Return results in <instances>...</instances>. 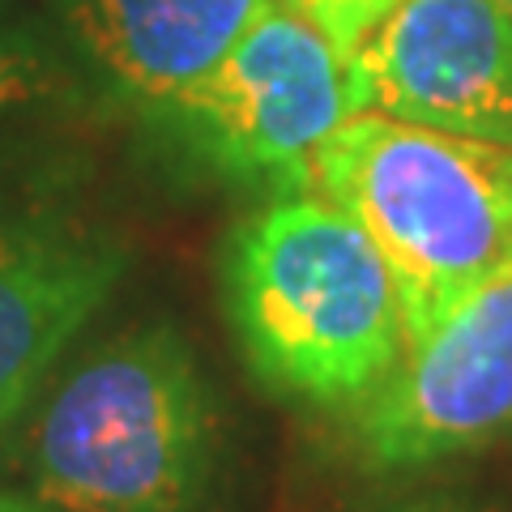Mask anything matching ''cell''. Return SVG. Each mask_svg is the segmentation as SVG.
I'll return each instance as SVG.
<instances>
[{
  "label": "cell",
  "mask_w": 512,
  "mask_h": 512,
  "mask_svg": "<svg viewBox=\"0 0 512 512\" xmlns=\"http://www.w3.org/2000/svg\"><path fill=\"white\" fill-rule=\"evenodd\" d=\"M0 512H56V508H47L43 500H22V495L0 491Z\"/></svg>",
  "instance_id": "cell-11"
},
{
  "label": "cell",
  "mask_w": 512,
  "mask_h": 512,
  "mask_svg": "<svg viewBox=\"0 0 512 512\" xmlns=\"http://www.w3.org/2000/svg\"><path fill=\"white\" fill-rule=\"evenodd\" d=\"M406 512H470V508H461V504H448V500H427V504H414Z\"/></svg>",
  "instance_id": "cell-12"
},
{
  "label": "cell",
  "mask_w": 512,
  "mask_h": 512,
  "mask_svg": "<svg viewBox=\"0 0 512 512\" xmlns=\"http://www.w3.org/2000/svg\"><path fill=\"white\" fill-rule=\"evenodd\" d=\"M227 312L256 380L308 406H359L406 346L389 261L320 197L278 201L231 235Z\"/></svg>",
  "instance_id": "cell-1"
},
{
  "label": "cell",
  "mask_w": 512,
  "mask_h": 512,
  "mask_svg": "<svg viewBox=\"0 0 512 512\" xmlns=\"http://www.w3.org/2000/svg\"><path fill=\"white\" fill-rule=\"evenodd\" d=\"M286 5H295L350 60V52L372 35V26H380L402 0H286Z\"/></svg>",
  "instance_id": "cell-9"
},
{
  "label": "cell",
  "mask_w": 512,
  "mask_h": 512,
  "mask_svg": "<svg viewBox=\"0 0 512 512\" xmlns=\"http://www.w3.org/2000/svg\"><path fill=\"white\" fill-rule=\"evenodd\" d=\"M308 188L389 261L406 342L512 256V146L355 111L320 141Z\"/></svg>",
  "instance_id": "cell-2"
},
{
  "label": "cell",
  "mask_w": 512,
  "mask_h": 512,
  "mask_svg": "<svg viewBox=\"0 0 512 512\" xmlns=\"http://www.w3.org/2000/svg\"><path fill=\"white\" fill-rule=\"evenodd\" d=\"M30 94V77H26V64L18 56H9L0 47V107H13Z\"/></svg>",
  "instance_id": "cell-10"
},
{
  "label": "cell",
  "mask_w": 512,
  "mask_h": 512,
  "mask_svg": "<svg viewBox=\"0 0 512 512\" xmlns=\"http://www.w3.org/2000/svg\"><path fill=\"white\" fill-rule=\"evenodd\" d=\"M171 111L210 163L286 188H308L320 141L355 116L346 56L286 0H269Z\"/></svg>",
  "instance_id": "cell-4"
},
{
  "label": "cell",
  "mask_w": 512,
  "mask_h": 512,
  "mask_svg": "<svg viewBox=\"0 0 512 512\" xmlns=\"http://www.w3.org/2000/svg\"><path fill=\"white\" fill-rule=\"evenodd\" d=\"M350 107L512 146V13L500 0H402L346 60Z\"/></svg>",
  "instance_id": "cell-6"
},
{
  "label": "cell",
  "mask_w": 512,
  "mask_h": 512,
  "mask_svg": "<svg viewBox=\"0 0 512 512\" xmlns=\"http://www.w3.org/2000/svg\"><path fill=\"white\" fill-rule=\"evenodd\" d=\"M120 274L124 252L107 239L0 214V440Z\"/></svg>",
  "instance_id": "cell-7"
},
{
  "label": "cell",
  "mask_w": 512,
  "mask_h": 512,
  "mask_svg": "<svg viewBox=\"0 0 512 512\" xmlns=\"http://www.w3.org/2000/svg\"><path fill=\"white\" fill-rule=\"evenodd\" d=\"M269 0H73L86 52L124 94L175 107L218 69Z\"/></svg>",
  "instance_id": "cell-8"
},
{
  "label": "cell",
  "mask_w": 512,
  "mask_h": 512,
  "mask_svg": "<svg viewBox=\"0 0 512 512\" xmlns=\"http://www.w3.org/2000/svg\"><path fill=\"white\" fill-rule=\"evenodd\" d=\"M56 512H197L218 474V410L171 325L120 333L56 384L30 436Z\"/></svg>",
  "instance_id": "cell-3"
},
{
  "label": "cell",
  "mask_w": 512,
  "mask_h": 512,
  "mask_svg": "<svg viewBox=\"0 0 512 512\" xmlns=\"http://www.w3.org/2000/svg\"><path fill=\"white\" fill-rule=\"evenodd\" d=\"M500 5H504V9H508V13H512V0H500Z\"/></svg>",
  "instance_id": "cell-13"
},
{
  "label": "cell",
  "mask_w": 512,
  "mask_h": 512,
  "mask_svg": "<svg viewBox=\"0 0 512 512\" xmlns=\"http://www.w3.org/2000/svg\"><path fill=\"white\" fill-rule=\"evenodd\" d=\"M512 431V256L461 295L355 406L372 470H419Z\"/></svg>",
  "instance_id": "cell-5"
}]
</instances>
